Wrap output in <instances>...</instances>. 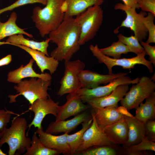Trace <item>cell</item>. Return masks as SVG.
I'll return each instance as SVG.
<instances>
[{"label":"cell","mask_w":155,"mask_h":155,"mask_svg":"<svg viewBox=\"0 0 155 155\" xmlns=\"http://www.w3.org/2000/svg\"><path fill=\"white\" fill-rule=\"evenodd\" d=\"M147 150L155 152V142L149 140L145 136L142 141L137 144L123 149V152L128 155H147Z\"/></svg>","instance_id":"obj_29"},{"label":"cell","mask_w":155,"mask_h":155,"mask_svg":"<svg viewBox=\"0 0 155 155\" xmlns=\"http://www.w3.org/2000/svg\"><path fill=\"white\" fill-rule=\"evenodd\" d=\"M59 103V102H55L50 97L46 99H38L35 101L28 107L29 110L34 113V118L28 126L29 129L32 126L40 128L43 119L48 115L51 114L56 117Z\"/></svg>","instance_id":"obj_12"},{"label":"cell","mask_w":155,"mask_h":155,"mask_svg":"<svg viewBox=\"0 0 155 155\" xmlns=\"http://www.w3.org/2000/svg\"><path fill=\"white\" fill-rule=\"evenodd\" d=\"M92 119L90 110L89 111L87 109L70 119L66 121L55 120L51 122L46 128L45 132L53 135L61 133L69 134L83 122Z\"/></svg>","instance_id":"obj_13"},{"label":"cell","mask_w":155,"mask_h":155,"mask_svg":"<svg viewBox=\"0 0 155 155\" xmlns=\"http://www.w3.org/2000/svg\"><path fill=\"white\" fill-rule=\"evenodd\" d=\"M66 98L65 103L58 107L56 120H65L70 117L75 116L90 108L87 104L84 103L76 93L68 94Z\"/></svg>","instance_id":"obj_14"},{"label":"cell","mask_w":155,"mask_h":155,"mask_svg":"<svg viewBox=\"0 0 155 155\" xmlns=\"http://www.w3.org/2000/svg\"><path fill=\"white\" fill-rule=\"evenodd\" d=\"M92 121V119L83 122L82 128L79 131L73 134L67 135V141L69 146L70 155H74L80 145L83 134L86 130L90 126Z\"/></svg>","instance_id":"obj_28"},{"label":"cell","mask_w":155,"mask_h":155,"mask_svg":"<svg viewBox=\"0 0 155 155\" xmlns=\"http://www.w3.org/2000/svg\"><path fill=\"white\" fill-rule=\"evenodd\" d=\"M102 130L108 139L115 145H122L128 140V127L124 117L118 121L104 127Z\"/></svg>","instance_id":"obj_20"},{"label":"cell","mask_w":155,"mask_h":155,"mask_svg":"<svg viewBox=\"0 0 155 155\" xmlns=\"http://www.w3.org/2000/svg\"><path fill=\"white\" fill-rule=\"evenodd\" d=\"M135 118L145 123L148 120L155 118V92L141 102L135 109Z\"/></svg>","instance_id":"obj_25"},{"label":"cell","mask_w":155,"mask_h":155,"mask_svg":"<svg viewBox=\"0 0 155 155\" xmlns=\"http://www.w3.org/2000/svg\"><path fill=\"white\" fill-rule=\"evenodd\" d=\"M128 129V136L127 142L122 145L123 149L140 143L145 136L144 123L135 118L124 116Z\"/></svg>","instance_id":"obj_21"},{"label":"cell","mask_w":155,"mask_h":155,"mask_svg":"<svg viewBox=\"0 0 155 155\" xmlns=\"http://www.w3.org/2000/svg\"><path fill=\"white\" fill-rule=\"evenodd\" d=\"M50 41L48 38L45 40L41 42L36 41L25 38L22 34H18L9 36L6 42L0 41V45L6 44L13 45H20L24 46L32 49L39 51L49 56L47 49Z\"/></svg>","instance_id":"obj_23"},{"label":"cell","mask_w":155,"mask_h":155,"mask_svg":"<svg viewBox=\"0 0 155 155\" xmlns=\"http://www.w3.org/2000/svg\"><path fill=\"white\" fill-rule=\"evenodd\" d=\"M67 6L64 18L73 17L81 13L88 8L94 5L100 6L104 0H64Z\"/></svg>","instance_id":"obj_24"},{"label":"cell","mask_w":155,"mask_h":155,"mask_svg":"<svg viewBox=\"0 0 155 155\" xmlns=\"http://www.w3.org/2000/svg\"><path fill=\"white\" fill-rule=\"evenodd\" d=\"M117 37L119 40L127 46L130 52L137 55L144 51L137 38L134 35H131L130 36L126 37L120 33L117 36Z\"/></svg>","instance_id":"obj_32"},{"label":"cell","mask_w":155,"mask_h":155,"mask_svg":"<svg viewBox=\"0 0 155 155\" xmlns=\"http://www.w3.org/2000/svg\"><path fill=\"white\" fill-rule=\"evenodd\" d=\"M138 3L142 11L151 12L155 15V0H138Z\"/></svg>","instance_id":"obj_36"},{"label":"cell","mask_w":155,"mask_h":155,"mask_svg":"<svg viewBox=\"0 0 155 155\" xmlns=\"http://www.w3.org/2000/svg\"><path fill=\"white\" fill-rule=\"evenodd\" d=\"M28 127L26 118L18 116L14 118L9 127H6L0 131V148L7 143L9 147V155H15L16 151L20 154H24L31 145V140L26 135Z\"/></svg>","instance_id":"obj_3"},{"label":"cell","mask_w":155,"mask_h":155,"mask_svg":"<svg viewBox=\"0 0 155 155\" xmlns=\"http://www.w3.org/2000/svg\"><path fill=\"white\" fill-rule=\"evenodd\" d=\"M64 0H47L45 6L34 7L31 18L42 37L56 30L64 18L61 7Z\"/></svg>","instance_id":"obj_2"},{"label":"cell","mask_w":155,"mask_h":155,"mask_svg":"<svg viewBox=\"0 0 155 155\" xmlns=\"http://www.w3.org/2000/svg\"><path fill=\"white\" fill-rule=\"evenodd\" d=\"M117 110L119 113L124 116L132 118H135V117L129 113V111L123 106H118L117 108Z\"/></svg>","instance_id":"obj_39"},{"label":"cell","mask_w":155,"mask_h":155,"mask_svg":"<svg viewBox=\"0 0 155 155\" xmlns=\"http://www.w3.org/2000/svg\"><path fill=\"white\" fill-rule=\"evenodd\" d=\"M89 48L93 56L98 60V62L103 63L106 66L109 74L113 73L112 68L115 66H119L124 69H130L134 68L135 65L137 64L145 66L150 73L153 72V66L150 61L146 59L145 56L146 54L144 51L137 55L136 56L131 58L116 59L102 54L97 44L95 46L91 45Z\"/></svg>","instance_id":"obj_6"},{"label":"cell","mask_w":155,"mask_h":155,"mask_svg":"<svg viewBox=\"0 0 155 155\" xmlns=\"http://www.w3.org/2000/svg\"><path fill=\"white\" fill-rule=\"evenodd\" d=\"M127 73L120 72L104 75L90 70L83 69L78 73V78L83 88L88 89L96 87L100 84H106L116 79L127 75Z\"/></svg>","instance_id":"obj_15"},{"label":"cell","mask_w":155,"mask_h":155,"mask_svg":"<svg viewBox=\"0 0 155 155\" xmlns=\"http://www.w3.org/2000/svg\"><path fill=\"white\" fill-rule=\"evenodd\" d=\"M90 111L92 118V123L84 132L81 144L75 155L94 146L119 145L115 144L108 139L98 125L93 112L91 110Z\"/></svg>","instance_id":"obj_10"},{"label":"cell","mask_w":155,"mask_h":155,"mask_svg":"<svg viewBox=\"0 0 155 155\" xmlns=\"http://www.w3.org/2000/svg\"><path fill=\"white\" fill-rule=\"evenodd\" d=\"M115 10H121L124 11L126 14V17L120 26L114 31L115 33L118 32V29L122 27L129 28L132 30L139 42L145 39L148 35V31L143 23L142 19L146 16V12L141 11L137 13L136 9L128 7L121 3L115 4L114 7Z\"/></svg>","instance_id":"obj_9"},{"label":"cell","mask_w":155,"mask_h":155,"mask_svg":"<svg viewBox=\"0 0 155 155\" xmlns=\"http://www.w3.org/2000/svg\"><path fill=\"white\" fill-rule=\"evenodd\" d=\"M34 60L32 59L26 65H22L18 69L10 71L7 75V81L10 82L18 84L22 79L26 78H38L47 81H51V75L49 73H36L33 70L32 66Z\"/></svg>","instance_id":"obj_18"},{"label":"cell","mask_w":155,"mask_h":155,"mask_svg":"<svg viewBox=\"0 0 155 155\" xmlns=\"http://www.w3.org/2000/svg\"><path fill=\"white\" fill-rule=\"evenodd\" d=\"M125 5L130 7L137 9H140L138 3V0H122Z\"/></svg>","instance_id":"obj_40"},{"label":"cell","mask_w":155,"mask_h":155,"mask_svg":"<svg viewBox=\"0 0 155 155\" xmlns=\"http://www.w3.org/2000/svg\"><path fill=\"white\" fill-rule=\"evenodd\" d=\"M61 154L59 152L49 148L45 146L35 132L31 139V145L27 148L24 155H57Z\"/></svg>","instance_id":"obj_27"},{"label":"cell","mask_w":155,"mask_h":155,"mask_svg":"<svg viewBox=\"0 0 155 155\" xmlns=\"http://www.w3.org/2000/svg\"><path fill=\"white\" fill-rule=\"evenodd\" d=\"M117 108L114 106H108L102 108H91L97 125L101 129L124 117V115L117 111Z\"/></svg>","instance_id":"obj_22"},{"label":"cell","mask_w":155,"mask_h":155,"mask_svg":"<svg viewBox=\"0 0 155 155\" xmlns=\"http://www.w3.org/2000/svg\"><path fill=\"white\" fill-rule=\"evenodd\" d=\"M103 54L116 59L120 58L122 54H126L130 51L127 47L119 40L113 42L111 45L100 49Z\"/></svg>","instance_id":"obj_31"},{"label":"cell","mask_w":155,"mask_h":155,"mask_svg":"<svg viewBox=\"0 0 155 155\" xmlns=\"http://www.w3.org/2000/svg\"><path fill=\"white\" fill-rule=\"evenodd\" d=\"M35 132L38 135L41 142L46 147L63 154H70V150L67 139L68 133L55 135L44 131L42 127L40 128H37Z\"/></svg>","instance_id":"obj_17"},{"label":"cell","mask_w":155,"mask_h":155,"mask_svg":"<svg viewBox=\"0 0 155 155\" xmlns=\"http://www.w3.org/2000/svg\"><path fill=\"white\" fill-rule=\"evenodd\" d=\"M155 90V82L150 77L143 76L140 78L137 83L133 84L129 90L120 101L121 106L128 111L135 109Z\"/></svg>","instance_id":"obj_7"},{"label":"cell","mask_w":155,"mask_h":155,"mask_svg":"<svg viewBox=\"0 0 155 155\" xmlns=\"http://www.w3.org/2000/svg\"><path fill=\"white\" fill-rule=\"evenodd\" d=\"M26 51L32 57L40 69L42 73L45 70H48L52 74L56 71L59 61L52 57H49L43 53L37 50L32 49L27 46L20 45H15Z\"/></svg>","instance_id":"obj_19"},{"label":"cell","mask_w":155,"mask_h":155,"mask_svg":"<svg viewBox=\"0 0 155 155\" xmlns=\"http://www.w3.org/2000/svg\"><path fill=\"white\" fill-rule=\"evenodd\" d=\"M145 136L149 140L155 142V121L150 120L144 123Z\"/></svg>","instance_id":"obj_35"},{"label":"cell","mask_w":155,"mask_h":155,"mask_svg":"<svg viewBox=\"0 0 155 155\" xmlns=\"http://www.w3.org/2000/svg\"><path fill=\"white\" fill-rule=\"evenodd\" d=\"M1 132L0 131V138H1ZM7 154L4 153L0 148V155H6Z\"/></svg>","instance_id":"obj_42"},{"label":"cell","mask_w":155,"mask_h":155,"mask_svg":"<svg viewBox=\"0 0 155 155\" xmlns=\"http://www.w3.org/2000/svg\"><path fill=\"white\" fill-rule=\"evenodd\" d=\"M141 45L144 48L146 55H148L150 61L155 67V46H152L143 41L140 42Z\"/></svg>","instance_id":"obj_38"},{"label":"cell","mask_w":155,"mask_h":155,"mask_svg":"<svg viewBox=\"0 0 155 155\" xmlns=\"http://www.w3.org/2000/svg\"><path fill=\"white\" fill-rule=\"evenodd\" d=\"M80 27V46L94 38L103 20V11L100 5L90 7L75 18Z\"/></svg>","instance_id":"obj_4"},{"label":"cell","mask_w":155,"mask_h":155,"mask_svg":"<svg viewBox=\"0 0 155 155\" xmlns=\"http://www.w3.org/2000/svg\"><path fill=\"white\" fill-rule=\"evenodd\" d=\"M155 16L152 13L148 12L142 19L148 32V38L146 42L148 44L155 43V25L154 22Z\"/></svg>","instance_id":"obj_33"},{"label":"cell","mask_w":155,"mask_h":155,"mask_svg":"<svg viewBox=\"0 0 155 155\" xmlns=\"http://www.w3.org/2000/svg\"><path fill=\"white\" fill-rule=\"evenodd\" d=\"M51 85V81L39 78H32L29 80H22L14 86L18 94L8 96L9 103L16 102V98L20 95L23 96L30 104L38 99H46L50 97L48 90Z\"/></svg>","instance_id":"obj_5"},{"label":"cell","mask_w":155,"mask_h":155,"mask_svg":"<svg viewBox=\"0 0 155 155\" xmlns=\"http://www.w3.org/2000/svg\"><path fill=\"white\" fill-rule=\"evenodd\" d=\"M12 60V56L9 54L0 59V67L7 65Z\"/></svg>","instance_id":"obj_41"},{"label":"cell","mask_w":155,"mask_h":155,"mask_svg":"<svg viewBox=\"0 0 155 155\" xmlns=\"http://www.w3.org/2000/svg\"><path fill=\"white\" fill-rule=\"evenodd\" d=\"M115 146H102L92 147L76 155H117L123 152V149Z\"/></svg>","instance_id":"obj_30"},{"label":"cell","mask_w":155,"mask_h":155,"mask_svg":"<svg viewBox=\"0 0 155 155\" xmlns=\"http://www.w3.org/2000/svg\"><path fill=\"white\" fill-rule=\"evenodd\" d=\"M80 27L73 17L65 18L55 30L49 34L50 41L57 46L51 56L59 61L70 60L80 50Z\"/></svg>","instance_id":"obj_1"},{"label":"cell","mask_w":155,"mask_h":155,"mask_svg":"<svg viewBox=\"0 0 155 155\" xmlns=\"http://www.w3.org/2000/svg\"><path fill=\"white\" fill-rule=\"evenodd\" d=\"M129 85L122 84L119 86L109 95L98 98H90L85 100L90 108H102L108 106L117 108L118 103L122 100L129 90Z\"/></svg>","instance_id":"obj_16"},{"label":"cell","mask_w":155,"mask_h":155,"mask_svg":"<svg viewBox=\"0 0 155 155\" xmlns=\"http://www.w3.org/2000/svg\"><path fill=\"white\" fill-rule=\"evenodd\" d=\"M155 73H154V74L153 75V76L152 77H151L150 78L153 81L155 82V79H154V78L155 79Z\"/></svg>","instance_id":"obj_43"},{"label":"cell","mask_w":155,"mask_h":155,"mask_svg":"<svg viewBox=\"0 0 155 155\" xmlns=\"http://www.w3.org/2000/svg\"><path fill=\"white\" fill-rule=\"evenodd\" d=\"M140 78L137 77L132 80L126 75L119 77L105 86H98L90 89L81 88L76 93L84 102L85 100L90 98L101 97L108 95L120 85L124 84L129 85L137 83Z\"/></svg>","instance_id":"obj_11"},{"label":"cell","mask_w":155,"mask_h":155,"mask_svg":"<svg viewBox=\"0 0 155 155\" xmlns=\"http://www.w3.org/2000/svg\"><path fill=\"white\" fill-rule=\"evenodd\" d=\"M36 3H41L45 5L46 4L47 0H17L11 5L0 9V14L5 11H11L20 6Z\"/></svg>","instance_id":"obj_34"},{"label":"cell","mask_w":155,"mask_h":155,"mask_svg":"<svg viewBox=\"0 0 155 155\" xmlns=\"http://www.w3.org/2000/svg\"><path fill=\"white\" fill-rule=\"evenodd\" d=\"M64 75L60 83V88L57 95L61 96L66 94L76 93L83 88L78 76L79 73L84 69L85 63L80 60L65 61Z\"/></svg>","instance_id":"obj_8"},{"label":"cell","mask_w":155,"mask_h":155,"mask_svg":"<svg viewBox=\"0 0 155 155\" xmlns=\"http://www.w3.org/2000/svg\"><path fill=\"white\" fill-rule=\"evenodd\" d=\"M12 113V112L9 111L0 109V131L7 127Z\"/></svg>","instance_id":"obj_37"},{"label":"cell","mask_w":155,"mask_h":155,"mask_svg":"<svg viewBox=\"0 0 155 155\" xmlns=\"http://www.w3.org/2000/svg\"><path fill=\"white\" fill-rule=\"evenodd\" d=\"M17 15L16 12H12L8 20L5 22L0 20V40L4 38L15 34H22L32 38V34L25 32L24 29L19 27L16 24Z\"/></svg>","instance_id":"obj_26"}]
</instances>
